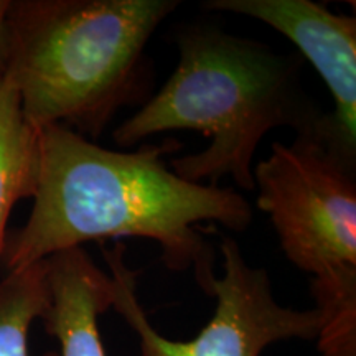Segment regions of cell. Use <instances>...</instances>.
<instances>
[{"label":"cell","instance_id":"obj_1","mask_svg":"<svg viewBox=\"0 0 356 356\" xmlns=\"http://www.w3.org/2000/svg\"><path fill=\"white\" fill-rule=\"evenodd\" d=\"M180 147L145 142L119 152L65 126L42 129L32 211L22 228L7 233L0 256L7 273L88 241L145 238L159 244L168 269L191 270L211 297L215 249L197 225L211 221L241 233L252 208L239 191L178 177L162 157Z\"/></svg>","mask_w":356,"mask_h":356},{"label":"cell","instance_id":"obj_2","mask_svg":"<svg viewBox=\"0 0 356 356\" xmlns=\"http://www.w3.org/2000/svg\"><path fill=\"white\" fill-rule=\"evenodd\" d=\"M178 63L157 95L114 129L119 147L170 131L210 137L202 152L173 159L170 168L193 184L229 177L254 191L256 150L266 134L289 127L318 136L322 113L302 83V58L238 37L211 24H184L173 33Z\"/></svg>","mask_w":356,"mask_h":356},{"label":"cell","instance_id":"obj_3","mask_svg":"<svg viewBox=\"0 0 356 356\" xmlns=\"http://www.w3.org/2000/svg\"><path fill=\"white\" fill-rule=\"evenodd\" d=\"M178 0H17L0 70L37 131L65 126L95 142L152 86L150 38Z\"/></svg>","mask_w":356,"mask_h":356},{"label":"cell","instance_id":"obj_4","mask_svg":"<svg viewBox=\"0 0 356 356\" xmlns=\"http://www.w3.org/2000/svg\"><path fill=\"white\" fill-rule=\"evenodd\" d=\"M257 208L269 216L280 249L314 280H356V165L317 136L291 145L252 167Z\"/></svg>","mask_w":356,"mask_h":356},{"label":"cell","instance_id":"obj_5","mask_svg":"<svg viewBox=\"0 0 356 356\" xmlns=\"http://www.w3.org/2000/svg\"><path fill=\"white\" fill-rule=\"evenodd\" d=\"M221 277L211 289L216 307L210 322L188 341L160 335L137 297V274L126 262V246L102 249L113 280V309L139 338L140 356H261L267 346L287 340H317L322 310H297L280 305L269 274L244 259L233 238L220 246Z\"/></svg>","mask_w":356,"mask_h":356},{"label":"cell","instance_id":"obj_6","mask_svg":"<svg viewBox=\"0 0 356 356\" xmlns=\"http://www.w3.org/2000/svg\"><path fill=\"white\" fill-rule=\"evenodd\" d=\"M204 10L238 13L273 26L310 61L330 89L335 109L318 137L356 165V19L312 0H207Z\"/></svg>","mask_w":356,"mask_h":356},{"label":"cell","instance_id":"obj_7","mask_svg":"<svg viewBox=\"0 0 356 356\" xmlns=\"http://www.w3.org/2000/svg\"><path fill=\"white\" fill-rule=\"evenodd\" d=\"M50 307L42 318L60 343L58 356H108L99 317L113 305V280L84 248L58 252L47 259Z\"/></svg>","mask_w":356,"mask_h":356},{"label":"cell","instance_id":"obj_8","mask_svg":"<svg viewBox=\"0 0 356 356\" xmlns=\"http://www.w3.org/2000/svg\"><path fill=\"white\" fill-rule=\"evenodd\" d=\"M38 162L40 131L26 121L19 92L0 70V256L13 207L37 188Z\"/></svg>","mask_w":356,"mask_h":356},{"label":"cell","instance_id":"obj_9","mask_svg":"<svg viewBox=\"0 0 356 356\" xmlns=\"http://www.w3.org/2000/svg\"><path fill=\"white\" fill-rule=\"evenodd\" d=\"M50 307L47 259L0 279V356H30L29 335ZM43 356H58L44 353Z\"/></svg>","mask_w":356,"mask_h":356},{"label":"cell","instance_id":"obj_10","mask_svg":"<svg viewBox=\"0 0 356 356\" xmlns=\"http://www.w3.org/2000/svg\"><path fill=\"white\" fill-rule=\"evenodd\" d=\"M323 325L317 338L322 356H356V292L315 297Z\"/></svg>","mask_w":356,"mask_h":356},{"label":"cell","instance_id":"obj_11","mask_svg":"<svg viewBox=\"0 0 356 356\" xmlns=\"http://www.w3.org/2000/svg\"><path fill=\"white\" fill-rule=\"evenodd\" d=\"M12 0H0V60H2V48H3V37H6V22L7 13L10 8Z\"/></svg>","mask_w":356,"mask_h":356}]
</instances>
